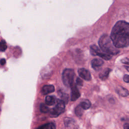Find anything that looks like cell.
<instances>
[{
    "label": "cell",
    "mask_w": 129,
    "mask_h": 129,
    "mask_svg": "<svg viewBox=\"0 0 129 129\" xmlns=\"http://www.w3.org/2000/svg\"><path fill=\"white\" fill-rule=\"evenodd\" d=\"M114 47L123 48L129 45V23L119 21L112 29L110 36Z\"/></svg>",
    "instance_id": "1"
},
{
    "label": "cell",
    "mask_w": 129,
    "mask_h": 129,
    "mask_svg": "<svg viewBox=\"0 0 129 129\" xmlns=\"http://www.w3.org/2000/svg\"><path fill=\"white\" fill-rule=\"evenodd\" d=\"M98 44L103 52L107 55H116L119 52V50L113 45L110 37L107 34H104L100 37Z\"/></svg>",
    "instance_id": "2"
},
{
    "label": "cell",
    "mask_w": 129,
    "mask_h": 129,
    "mask_svg": "<svg viewBox=\"0 0 129 129\" xmlns=\"http://www.w3.org/2000/svg\"><path fill=\"white\" fill-rule=\"evenodd\" d=\"M75 74L74 71L71 69H66L62 74V80L66 87H71L74 84V77Z\"/></svg>",
    "instance_id": "3"
},
{
    "label": "cell",
    "mask_w": 129,
    "mask_h": 129,
    "mask_svg": "<svg viewBox=\"0 0 129 129\" xmlns=\"http://www.w3.org/2000/svg\"><path fill=\"white\" fill-rule=\"evenodd\" d=\"M55 106L50 111V116L56 117L62 113L65 109V104L60 99H57Z\"/></svg>",
    "instance_id": "4"
},
{
    "label": "cell",
    "mask_w": 129,
    "mask_h": 129,
    "mask_svg": "<svg viewBox=\"0 0 129 129\" xmlns=\"http://www.w3.org/2000/svg\"><path fill=\"white\" fill-rule=\"evenodd\" d=\"M90 54L92 56H98L106 61L111 59V56L110 55H107L104 53H102L98 47L95 45H92L90 46Z\"/></svg>",
    "instance_id": "5"
},
{
    "label": "cell",
    "mask_w": 129,
    "mask_h": 129,
    "mask_svg": "<svg viewBox=\"0 0 129 129\" xmlns=\"http://www.w3.org/2000/svg\"><path fill=\"white\" fill-rule=\"evenodd\" d=\"M65 125L67 129H78L79 126L75 120L70 117H65L64 119Z\"/></svg>",
    "instance_id": "6"
},
{
    "label": "cell",
    "mask_w": 129,
    "mask_h": 129,
    "mask_svg": "<svg viewBox=\"0 0 129 129\" xmlns=\"http://www.w3.org/2000/svg\"><path fill=\"white\" fill-rule=\"evenodd\" d=\"M80 77L86 81H90L91 79V76L90 72L84 68H80L78 70Z\"/></svg>",
    "instance_id": "7"
},
{
    "label": "cell",
    "mask_w": 129,
    "mask_h": 129,
    "mask_svg": "<svg viewBox=\"0 0 129 129\" xmlns=\"http://www.w3.org/2000/svg\"><path fill=\"white\" fill-rule=\"evenodd\" d=\"M71 87V99L72 101H76L80 97L81 94L76 85L73 84Z\"/></svg>",
    "instance_id": "8"
},
{
    "label": "cell",
    "mask_w": 129,
    "mask_h": 129,
    "mask_svg": "<svg viewBox=\"0 0 129 129\" xmlns=\"http://www.w3.org/2000/svg\"><path fill=\"white\" fill-rule=\"evenodd\" d=\"M103 64V61L99 59H93L91 63L92 67L95 70H99Z\"/></svg>",
    "instance_id": "9"
},
{
    "label": "cell",
    "mask_w": 129,
    "mask_h": 129,
    "mask_svg": "<svg viewBox=\"0 0 129 129\" xmlns=\"http://www.w3.org/2000/svg\"><path fill=\"white\" fill-rule=\"evenodd\" d=\"M55 87L52 85H45L42 88L41 92L44 95H47L55 91Z\"/></svg>",
    "instance_id": "10"
},
{
    "label": "cell",
    "mask_w": 129,
    "mask_h": 129,
    "mask_svg": "<svg viewBox=\"0 0 129 129\" xmlns=\"http://www.w3.org/2000/svg\"><path fill=\"white\" fill-rule=\"evenodd\" d=\"M111 71V69L109 68H105L104 70H103L99 75V77L102 80H105L107 79L109 73Z\"/></svg>",
    "instance_id": "11"
},
{
    "label": "cell",
    "mask_w": 129,
    "mask_h": 129,
    "mask_svg": "<svg viewBox=\"0 0 129 129\" xmlns=\"http://www.w3.org/2000/svg\"><path fill=\"white\" fill-rule=\"evenodd\" d=\"M116 92L119 95L122 97H126L129 95L128 91L121 86H118L116 88Z\"/></svg>",
    "instance_id": "12"
},
{
    "label": "cell",
    "mask_w": 129,
    "mask_h": 129,
    "mask_svg": "<svg viewBox=\"0 0 129 129\" xmlns=\"http://www.w3.org/2000/svg\"><path fill=\"white\" fill-rule=\"evenodd\" d=\"M57 99L54 96H47L45 99L46 103L48 105H53L57 102Z\"/></svg>",
    "instance_id": "13"
},
{
    "label": "cell",
    "mask_w": 129,
    "mask_h": 129,
    "mask_svg": "<svg viewBox=\"0 0 129 129\" xmlns=\"http://www.w3.org/2000/svg\"><path fill=\"white\" fill-rule=\"evenodd\" d=\"M79 105L84 110H86L89 109L91 105V103L89 100L85 99L81 101Z\"/></svg>",
    "instance_id": "14"
},
{
    "label": "cell",
    "mask_w": 129,
    "mask_h": 129,
    "mask_svg": "<svg viewBox=\"0 0 129 129\" xmlns=\"http://www.w3.org/2000/svg\"><path fill=\"white\" fill-rule=\"evenodd\" d=\"M84 109L80 106V105H78L75 109V113L78 116H81L83 115Z\"/></svg>",
    "instance_id": "15"
},
{
    "label": "cell",
    "mask_w": 129,
    "mask_h": 129,
    "mask_svg": "<svg viewBox=\"0 0 129 129\" xmlns=\"http://www.w3.org/2000/svg\"><path fill=\"white\" fill-rule=\"evenodd\" d=\"M69 95L66 93H63L61 95V100L64 102V103L66 104L68 103L69 101Z\"/></svg>",
    "instance_id": "16"
},
{
    "label": "cell",
    "mask_w": 129,
    "mask_h": 129,
    "mask_svg": "<svg viewBox=\"0 0 129 129\" xmlns=\"http://www.w3.org/2000/svg\"><path fill=\"white\" fill-rule=\"evenodd\" d=\"M40 111L43 113H47L49 111V107L45 104H41L40 106Z\"/></svg>",
    "instance_id": "17"
},
{
    "label": "cell",
    "mask_w": 129,
    "mask_h": 129,
    "mask_svg": "<svg viewBox=\"0 0 129 129\" xmlns=\"http://www.w3.org/2000/svg\"><path fill=\"white\" fill-rule=\"evenodd\" d=\"M7 49V45L5 41L2 40L0 42V51L4 52Z\"/></svg>",
    "instance_id": "18"
},
{
    "label": "cell",
    "mask_w": 129,
    "mask_h": 129,
    "mask_svg": "<svg viewBox=\"0 0 129 129\" xmlns=\"http://www.w3.org/2000/svg\"><path fill=\"white\" fill-rule=\"evenodd\" d=\"M45 129H56V125L55 123L53 122L48 123L46 124V127Z\"/></svg>",
    "instance_id": "19"
},
{
    "label": "cell",
    "mask_w": 129,
    "mask_h": 129,
    "mask_svg": "<svg viewBox=\"0 0 129 129\" xmlns=\"http://www.w3.org/2000/svg\"><path fill=\"white\" fill-rule=\"evenodd\" d=\"M121 63H122L123 64H126V65H129V58H123L121 60Z\"/></svg>",
    "instance_id": "20"
},
{
    "label": "cell",
    "mask_w": 129,
    "mask_h": 129,
    "mask_svg": "<svg viewBox=\"0 0 129 129\" xmlns=\"http://www.w3.org/2000/svg\"><path fill=\"white\" fill-rule=\"evenodd\" d=\"M76 83L79 86H82L83 82L81 79H80L79 78H77L76 79Z\"/></svg>",
    "instance_id": "21"
},
{
    "label": "cell",
    "mask_w": 129,
    "mask_h": 129,
    "mask_svg": "<svg viewBox=\"0 0 129 129\" xmlns=\"http://www.w3.org/2000/svg\"><path fill=\"white\" fill-rule=\"evenodd\" d=\"M123 81L126 83H129V75H125L123 78Z\"/></svg>",
    "instance_id": "22"
},
{
    "label": "cell",
    "mask_w": 129,
    "mask_h": 129,
    "mask_svg": "<svg viewBox=\"0 0 129 129\" xmlns=\"http://www.w3.org/2000/svg\"><path fill=\"white\" fill-rule=\"evenodd\" d=\"M123 128L124 129H129V123H125L123 125Z\"/></svg>",
    "instance_id": "23"
},
{
    "label": "cell",
    "mask_w": 129,
    "mask_h": 129,
    "mask_svg": "<svg viewBox=\"0 0 129 129\" xmlns=\"http://www.w3.org/2000/svg\"><path fill=\"white\" fill-rule=\"evenodd\" d=\"M45 127H46V124H44L42 125L39 127H38V128H37L36 129H45Z\"/></svg>",
    "instance_id": "24"
},
{
    "label": "cell",
    "mask_w": 129,
    "mask_h": 129,
    "mask_svg": "<svg viewBox=\"0 0 129 129\" xmlns=\"http://www.w3.org/2000/svg\"><path fill=\"white\" fill-rule=\"evenodd\" d=\"M124 68L126 69V70L129 72V67H127V66H124Z\"/></svg>",
    "instance_id": "25"
}]
</instances>
